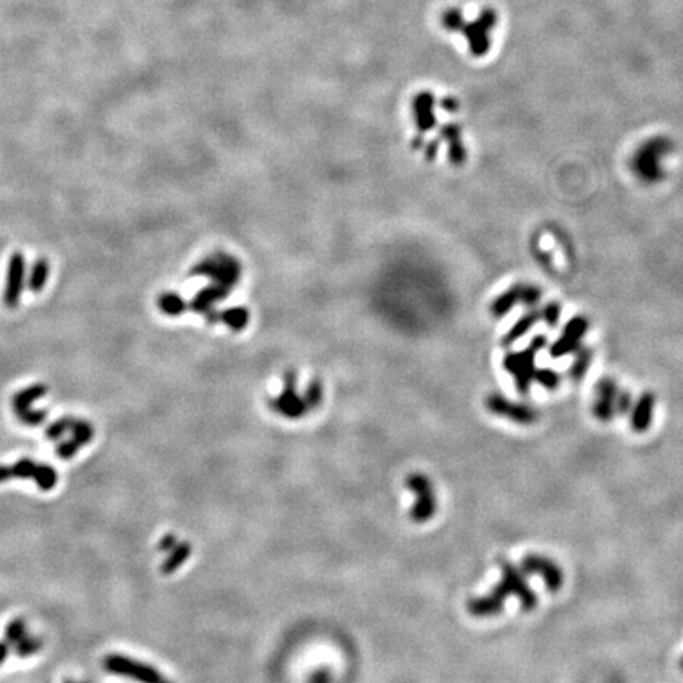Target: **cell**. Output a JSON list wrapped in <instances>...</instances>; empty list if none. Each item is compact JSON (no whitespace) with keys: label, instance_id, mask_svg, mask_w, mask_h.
Listing matches in <instances>:
<instances>
[{"label":"cell","instance_id":"obj_24","mask_svg":"<svg viewBox=\"0 0 683 683\" xmlns=\"http://www.w3.org/2000/svg\"><path fill=\"white\" fill-rule=\"evenodd\" d=\"M73 419H75L73 416H62V418L54 421V423L49 424L45 430L46 439L51 440V441H59L64 436L65 432H70Z\"/></svg>","mask_w":683,"mask_h":683},{"label":"cell","instance_id":"obj_17","mask_svg":"<svg viewBox=\"0 0 683 683\" xmlns=\"http://www.w3.org/2000/svg\"><path fill=\"white\" fill-rule=\"evenodd\" d=\"M441 138L446 141L448 144V155H450L451 163L461 166L467 160V152L465 146H463L462 141V130L459 124H446L441 128Z\"/></svg>","mask_w":683,"mask_h":683},{"label":"cell","instance_id":"obj_13","mask_svg":"<svg viewBox=\"0 0 683 683\" xmlns=\"http://www.w3.org/2000/svg\"><path fill=\"white\" fill-rule=\"evenodd\" d=\"M26 283V258L21 252H13L8 260L7 280L3 289V304L8 309H16L19 304Z\"/></svg>","mask_w":683,"mask_h":683},{"label":"cell","instance_id":"obj_20","mask_svg":"<svg viewBox=\"0 0 683 683\" xmlns=\"http://www.w3.org/2000/svg\"><path fill=\"white\" fill-rule=\"evenodd\" d=\"M593 353L590 348H579V352L576 354L575 360H573L571 367H570V378L579 383V381L584 380V376L587 375V372L590 369V364H592Z\"/></svg>","mask_w":683,"mask_h":683},{"label":"cell","instance_id":"obj_9","mask_svg":"<svg viewBox=\"0 0 683 683\" xmlns=\"http://www.w3.org/2000/svg\"><path fill=\"white\" fill-rule=\"evenodd\" d=\"M48 392V387L43 383L32 385L29 387H24L16 392L12 397V408L21 423L29 425V427H35V425H40L45 423L46 419V412L45 410H34L32 408V403L38 398L45 397Z\"/></svg>","mask_w":683,"mask_h":683},{"label":"cell","instance_id":"obj_22","mask_svg":"<svg viewBox=\"0 0 683 683\" xmlns=\"http://www.w3.org/2000/svg\"><path fill=\"white\" fill-rule=\"evenodd\" d=\"M13 648L19 658H29L41 650V639L27 635L19 642H16Z\"/></svg>","mask_w":683,"mask_h":683},{"label":"cell","instance_id":"obj_25","mask_svg":"<svg viewBox=\"0 0 683 683\" xmlns=\"http://www.w3.org/2000/svg\"><path fill=\"white\" fill-rule=\"evenodd\" d=\"M535 381L543 387H546V389L554 391L560 386L561 376L552 369H539L537 370V374H535Z\"/></svg>","mask_w":683,"mask_h":683},{"label":"cell","instance_id":"obj_30","mask_svg":"<svg viewBox=\"0 0 683 683\" xmlns=\"http://www.w3.org/2000/svg\"><path fill=\"white\" fill-rule=\"evenodd\" d=\"M441 108L445 109V111L448 113H456L457 109H459V102L456 100V98H452V97H446L441 100Z\"/></svg>","mask_w":683,"mask_h":683},{"label":"cell","instance_id":"obj_15","mask_svg":"<svg viewBox=\"0 0 683 683\" xmlns=\"http://www.w3.org/2000/svg\"><path fill=\"white\" fill-rule=\"evenodd\" d=\"M413 117L421 133L435 127V97L430 92H419L413 98Z\"/></svg>","mask_w":683,"mask_h":683},{"label":"cell","instance_id":"obj_11","mask_svg":"<svg viewBox=\"0 0 683 683\" xmlns=\"http://www.w3.org/2000/svg\"><path fill=\"white\" fill-rule=\"evenodd\" d=\"M522 570L527 575H535L543 579L546 588L550 593L559 592L564 586V571L554 560L539 554H528L522 560Z\"/></svg>","mask_w":683,"mask_h":683},{"label":"cell","instance_id":"obj_27","mask_svg":"<svg viewBox=\"0 0 683 683\" xmlns=\"http://www.w3.org/2000/svg\"><path fill=\"white\" fill-rule=\"evenodd\" d=\"M561 316V305L559 302H552L546 304L543 310H541V320H544V323L549 327H555L559 325Z\"/></svg>","mask_w":683,"mask_h":683},{"label":"cell","instance_id":"obj_3","mask_svg":"<svg viewBox=\"0 0 683 683\" xmlns=\"http://www.w3.org/2000/svg\"><path fill=\"white\" fill-rule=\"evenodd\" d=\"M548 345V337L537 336L522 352L506 354L503 369L514 378V385L521 394H527L537 374V354Z\"/></svg>","mask_w":683,"mask_h":683},{"label":"cell","instance_id":"obj_29","mask_svg":"<svg viewBox=\"0 0 683 683\" xmlns=\"http://www.w3.org/2000/svg\"><path fill=\"white\" fill-rule=\"evenodd\" d=\"M631 407H633V396L628 391L620 389L615 402V412L620 414H626L628 412H631Z\"/></svg>","mask_w":683,"mask_h":683},{"label":"cell","instance_id":"obj_31","mask_svg":"<svg viewBox=\"0 0 683 683\" xmlns=\"http://www.w3.org/2000/svg\"><path fill=\"white\" fill-rule=\"evenodd\" d=\"M10 647L12 646H10V644L5 641V639L3 641H0V664H3L5 661H7L8 655H10Z\"/></svg>","mask_w":683,"mask_h":683},{"label":"cell","instance_id":"obj_16","mask_svg":"<svg viewBox=\"0 0 683 683\" xmlns=\"http://www.w3.org/2000/svg\"><path fill=\"white\" fill-rule=\"evenodd\" d=\"M653 412H655V396L650 391H647L637 398L636 403H633L631 418H630L631 429L637 432V434L647 432L650 424H652Z\"/></svg>","mask_w":683,"mask_h":683},{"label":"cell","instance_id":"obj_6","mask_svg":"<svg viewBox=\"0 0 683 683\" xmlns=\"http://www.w3.org/2000/svg\"><path fill=\"white\" fill-rule=\"evenodd\" d=\"M541 298H543V289L539 287L532 285V283H516L492 300L490 314L495 318H501L503 315L510 314L517 304L535 307Z\"/></svg>","mask_w":683,"mask_h":683},{"label":"cell","instance_id":"obj_10","mask_svg":"<svg viewBox=\"0 0 683 683\" xmlns=\"http://www.w3.org/2000/svg\"><path fill=\"white\" fill-rule=\"evenodd\" d=\"M103 666L109 674L128 677L143 683H163L160 674L154 668L124 655H108L103 660Z\"/></svg>","mask_w":683,"mask_h":683},{"label":"cell","instance_id":"obj_7","mask_svg":"<svg viewBox=\"0 0 683 683\" xmlns=\"http://www.w3.org/2000/svg\"><path fill=\"white\" fill-rule=\"evenodd\" d=\"M407 485L416 499L410 516L418 523L429 522L436 511V497L430 479L423 473H413L408 477Z\"/></svg>","mask_w":683,"mask_h":683},{"label":"cell","instance_id":"obj_26","mask_svg":"<svg viewBox=\"0 0 683 683\" xmlns=\"http://www.w3.org/2000/svg\"><path fill=\"white\" fill-rule=\"evenodd\" d=\"M81 448H83V445H81L75 436H70L68 440L59 441L56 446V454L60 461H70V459H73L76 454H78Z\"/></svg>","mask_w":683,"mask_h":683},{"label":"cell","instance_id":"obj_2","mask_svg":"<svg viewBox=\"0 0 683 683\" xmlns=\"http://www.w3.org/2000/svg\"><path fill=\"white\" fill-rule=\"evenodd\" d=\"M672 143L666 136H655L637 147L635 157L631 158V169L639 180L646 184H655L663 177V158L669 155Z\"/></svg>","mask_w":683,"mask_h":683},{"label":"cell","instance_id":"obj_1","mask_svg":"<svg viewBox=\"0 0 683 683\" xmlns=\"http://www.w3.org/2000/svg\"><path fill=\"white\" fill-rule=\"evenodd\" d=\"M500 568L501 579L497 587L484 597L472 598L467 603V609L473 617H492L500 614L503 610L505 599L510 597H516L523 610H533L537 608L538 598L527 584L523 573L505 560H500Z\"/></svg>","mask_w":683,"mask_h":683},{"label":"cell","instance_id":"obj_28","mask_svg":"<svg viewBox=\"0 0 683 683\" xmlns=\"http://www.w3.org/2000/svg\"><path fill=\"white\" fill-rule=\"evenodd\" d=\"M189 552H190V548L187 544H182V546H176V550L173 552V555H171V559H169L165 565H163V571H173V568H176L179 566L182 561L187 559V555H189Z\"/></svg>","mask_w":683,"mask_h":683},{"label":"cell","instance_id":"obj_19","mask_svg":"<svg viewBox=\"0 0 683 683\" xmlns=\"http://www.w3.org/2000/svg\"><path fill=\"white\" fill-rule=\"evenodd\" d=\"M49 276V263L46 258H37L34 264L30 267L29 278H27V287L32 293H40L45 288Z\"/></svg>","mask_w":683,"mask_h":683},{"label":"cell","instance_id":"obj_4","mask_svg":"<svg viewBox=\"0 0 683 683\" xmlns=\"http://www.w3.org/2000/svg\"><path fill=\"white\" fill-rule=\"evenodd\" d=\"M499 23V13L495 8L485 7L479 12L478 18L473 21H463L459 26L457 32H461L465 37L468 43L470 54L473 57H484L489 54L492 46V32Z\"/></svg>","mask_w":683,"mask_h":683},{"label":"cell","instance_id":"obj_12","mask_svg":"<svg viewBox=\"0 0 683 683\" xmlns=\"http://www.w3.org/2000/svg\"><path fill=\"white\" fill-rule=\"evenodd\" d=\"M588 320L586 316L577 315L575 318H571L568 321L566 326L561 331L560 337L554 342V345L550 347V358L559 359L568 356L573 352H576L581 347L582 338L586 337L588 331Z\"/></svg>","mask_w":683,"mask_h":683},{"label":"cell","instance_id":"obj_21","mask_svg":"<svg viewBox=\"0 0 683 683\" xmlns=\"http://www.w3.org/2000/svg\"><path fill=\"white\" fill-rule=\"evenodd\" d=\"M27 636V624L23 617H15L5 626V641H7L10 646H15L16 642H19L21 639Z\"/></svg>","mask_w":683,"mask_h":683},{"label":"cell","instance_id":"obj_5","mask_svg":"<svg viewBox=\"0 0 683 683\" xmlns=\"http://www.w3.org/2000/svg\"><path fill=\"white\" fill-rule=\"evenodd\" d=\"M34 479L43 492L52 490L57 485L59 474L56 468L48 463L35 462L29 457H21L13 465H0V484L10 479Z\"/></svg>","mask_w":683,"mask_h":683},{"label":"cell","instance_id":"obj_32","mask_svg":"<svg viewBox=\"0 0 683 683\" xmlns=\"http://www.w3.org/2000/svg\"><path fill=\"white\" fill-rule=\"evenodd\" d=\"M64 683H84V682H76V680H72V679H67V680H64Z\"/></svg>","mask_w":683,"mask_h":683},{"label":"cell","instance_id":"obj_33","mask_svg":"<svg viewBox=\"0 0 683 683\" xmlns=\"http://www.w3.org/2000/svg\"><path fill=\"white\" fill-rule=\"evenodd\" d=\"M680 666H682V669H683V658H682V663H680Z\"/></svg>","mask_w":683,"mask_h":683},{"label":"cell","instance_id":"obj_8","mask_svg":"<svg viewBox=\"0 0 683 683\" xmlns=\"http://www.w3.org/2000/svg\"><path fill=\"white\" fill-rule=\"evenodd\" d=\"M485 408H488L489 413L495 414V416L505 418L511 421V423L521 425H530L537 423L539 418L537 408L527 405V403L511 401V398L501 396L499 392L488 396V398H485Z\"/></svg>","mask_w":683,"mask_h":683},{"label":"cell","instance_id":"obj_14","mask_svg":"<svg viewBox=\"0 0 683 683\" xmlns=\"http://www.w3.org/2000/svg\"><path fill=\"white\" fill-rule=\"evenodd\" d=\"M620 387L615 383L614 378L610 376H606V378H601L597 385V389H595V401L592 407L593 416L597 418L601 423H609L614 418L615 412V402L617 396H619Z\"/></svg>","mask_w":683,"mask_h":683},{"label":"cell","instance_id":"obj_23","mask_svg":"<svg viewBox=\"0 0 683 683\" xmlns=\"http://www.w3.org/2000/svg\"><path fill=\"white\" fill-rule=\"evenodd\" d=\"M70 432H72V436H75L83 446L89 445L94 439V425L84 419H73Z\"/></svg>","mask_w":683,"mask_h":683},{"label":"cell","instance_id":"obj_18","mask_svg":"<svg viewBox=\"0 0 683 683\" xmlns=\"http://www.w3.org/2000/svg\"><path fill=\"white\" fill-rule=\"evenodd\" d=\"M539 320H541V310L530 309L528 312L521 316V318L512 325L511 329L506 332V336L503 337V347H511L512 343H516L519 340V338L527 336Z\"/></svg>","mask_w":683,"mask_h":683}]
</instances>
